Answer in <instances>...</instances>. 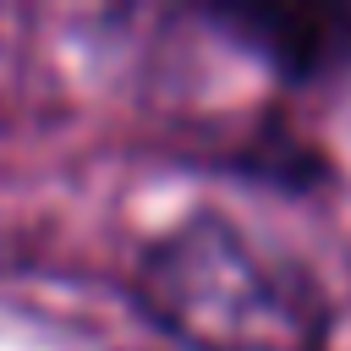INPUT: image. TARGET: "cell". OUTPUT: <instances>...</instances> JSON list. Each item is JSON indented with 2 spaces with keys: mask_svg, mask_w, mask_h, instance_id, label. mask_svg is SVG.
I'll return each mask as SVG.
<instances>
[{
  "mask_svg": "<svg viewBox=\"0 0 351 351\" xmlns=\"http://www.w3.org/2000/svg\"><path fill=\"white\" fill-rule=\"evenodd\" d=\"M143 313L186 351H324L329 296L225 214L170 225L137 263Z\"/></svg>",
  "mask_w": 351,
  "mask_h": 351,
  "instance_id": "1",
  "label": "cell"
},
{
  "mask_svg": "<svg viewBox=\"0 0 351 351\" xmlns=\"http://www.w3.org/2000/svg\"><path fill=\"white\" fill-rule=\"evenodd\" d=\"M214 22L247 33L285 77H324L351 60V11H225Z\"/></svg>",
  "mask_w": 351,
  "mask_h": 351,
  "instance_id": "2",
  "label": "cell"
}]
</instances>
